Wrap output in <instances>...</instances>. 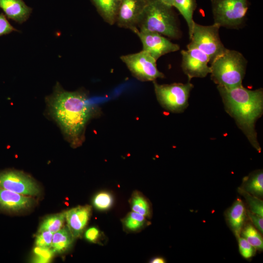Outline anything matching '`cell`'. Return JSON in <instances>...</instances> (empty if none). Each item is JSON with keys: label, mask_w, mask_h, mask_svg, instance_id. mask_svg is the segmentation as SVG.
<instances>
[{"label": "cell", "mask_w": 263, "mask_h": 263, "mask_svg": "<svg viewBox=\"0 0 263 263\" xmlns=\"http://www.w3.org/2000/svg\"><path fill=\"white\" fill-rule=\"evenodd\" d=\"M50 112L74 147L84 140L85 129L93 114L86 94L81 91L64 90L59 84L48 97Z\"/></svg>", "instance_id": "6da1fadb"}, {"label": "cell", "mask_w": 263, "mask_h": 263, "mask_svg": "<svg viewBox=\"0 0 263 263\" xmlns=\"http://www.w3.org/2000/svg\"><path fill=\"white\" fill-rule=\"evenodd\" d=\"M217 89L226 112L234 119L252 147L260 152L255 124L263 113V89L249 90L243 85L230 88L217 86Z\"/></svg>", "instance_id": "7a4b0ae2"}, {"label": "cell", "mask_w": 263, "mask_h": 263, "mask_svg": "<svg viewBox=\"0 0 263 263\" xmlns=\"http://www.w3.org/2000/svg\"><path fill=\"white\" fill-rule=\"evenodd\" d=\"M210 63L211 79L218 86L230 88L242 85L247 61L241 53L226 49Z\"/></svg>", "instance_id": "3957f363"}, {"label": "cell", "mask_w": 263, "mask_h": 263, "mask_svg": "<svg viewBox=\"0 0 263 263\" xmlns=\"http://www.w3.org/2000/svg\"><path fill=\"white\" fill-rule=\"evenodd\" d=\"M172 7L160 0H149L140 19L138 30L155 32L172 38H179L180 32Z\"/></svg>", "instance_id": "277c9868"}, {"label": "cell", "mask_w": 263, "mask_h": 263, "mask_svg": "<svg viewBox=\"0 0 263 263\" xmlns=\"http://www.w3.org/2000/svg\"><path fill=\"white\" fill-rule=\"evenodd\" d=\"M153 85L157 100L165 109L179 113L188 107L190 93L193 87L189 81L185 84H159L153 81Z\"/></svg>", "instance_id": "5b68a950"}, {"label": "cell", "mask_w": 263, "mask_h": 263, "mask_svg": "<svg viewBox=\"0 0 263 263\" xmlns=\"http://www.w3.org/2000/svg\"><path fill=\"white\" fill-rule=\"evenodd\" d=\"M220 27L216 23L202 25L195 23L187 48H195L207 56L211 62L226 49L219 36Z\"/></svg>", "instance_id": "8992f818"}, {"label": "cell", "mask_w": 263, "mask_h": 263, "mask_svg": "<svg viewBox=\"0 0 263 263\" xmlns=\"http://www.w3.org/2000/svg\"><path fill=\"white\" fill-rule=\"evenodd\" d=\"M214 23L220 27L237 28L245 19L247 0H211Z\"/></svg>", "instance_id": "52a82bcc"}, {"label": "cell", "mask_w": 263, "mask_h": 263, "mask_svg": "<svg viewBox=\"0 0 263 263\" xmlns=\"http://www.w3.org/2000/svg\"><path fill=\"white\" fill-rule=\"evenodd\" d=\"M120 58L132 75L140 81H153L157 78L164 77V75L157 69V60L143 50L122 56Z\"/></svg>", "instance_id": "ba28073f"}, {"label": "cell", "mask_w": 263, "mask_h": 263, "mask_svg": "<svg viewBox=\"0 0 263 263\" xmlns=\"http://www.w3.org/2000/svg\"><path fill=\"white\" fill-rule=\"evenodd\" d=\"M181 53L182 69L188 81L194 77H205L210 74L209 59L205 53L195 48H187Z\"/></svg>", "instance_id": "9c48e42d"}, {"label": "cell", "mask_w": 263, "mask_h": 263, "mask_svg": "<svg viewBox=\"0 0 263 263\" xmlns=\"http://www.w3.org/2000/svg\"><path fill=\"white\" fill-rule=\"evenodd\" d=\"M0 188L28 196L37 195L40 191L38 185L31 178L15 170L0 173Z\"/></svg>", "instance_id": "30bf717a"}, {"label": "cell", "mask_w": 263, "mask_h": 263, "mask_svg": "<svg viewBox=\"0 0 263 263\" xmlns=\"http://www.w3.org/2000/svg\"><path fill=\"white\" fill-rule=\"evenodd\" d=\"M135 33L140 38L143 50L148 52L156 60L161 56L179 50L180 46L163 35L155 32L137 30Z\"/></svg>", "instance_id": "8fae6325"}, {"label": "cell", "mask_w": 263, "mask_h": 263, "mask_svg": "<svg viewBox=\"0 0 263 263\" xmlns=\"http://www.w3.org/2000/svg\"><path fill=\"white\" fill-rule=\"evenodd\" d=\"M149 0H120L116 22L122 28L135 33Z\"/></svg>", "instance_id": "7c38bea8"}, {"label": "cell", "mask_w": 263, "mask_h": 263, "mask_svg": "<svg viewBox=\"0 0 263 263\" xmlns=\"http://www.w3.org/2000/svg\"><path fill=\"white\" fill-rule=\"evenodd\" d=\"M90 206H78L65 212L67 227L74 238L79 237L86 226L91 214Z\"/></svg>", "instance_id": "4fadbf2b"}, {"label": "cell", "mask_w": 263, "mask_h": 263, "mask_svg": "<svg viewBox=\"0 0 263 263\" xmlns=\"http://www.w3.org/2000/svg\"><path fill=\"white\" fill-rule=\"evenodd\" d=\"M31 198L7 189L0 188V207L10 211H19L29 208Z\"/></svg>", "instance_id": "5bb4252c"}, {"label": "cell", "mask_w": 263, "mask_h": 263, "mask_svg": "<svg viewBox=\"0 0 263 263\" xmlns=\"http://www.w3.org/2000/svg\"><path fill=\"white\" fill-rule=\"evenodd\" d=\"M0 8L8 19L19 23L26 21L32 11L22 0H0Z\"/></svg>", "instance_id": "9a60e30c"}, {"label": "cell", "mask_w": 263, "mask_h": 263, "mask_svg": "<svg viewBox=\"0 0 263 263\" xmlns=\"http://www.w3.org/2000/svg\"><path fill=\"white\" fill-rule=\"evenodd\" d=\"M245 217V209L243 202L237 199L228 211L227 218L231 228L239 237Z\"/></svg>", "instance_id": "2e32d148"}, {"label": "cell", "mask_w": 263, "mask_h": 263, "mask_svg": "<svg viewBox=\"0 0 263 263\" xmlns=\"http://www.w3.org/2000/svg\"><path fill=\"white\" fill-rule=\"evenodd\" d=\"M120 0H92L104 19L111 25L116 22Z\"/></svg>", "instance_id": "e0dca14e"}, {"label": "cell", "mask_w": 263, "mask_h": 263, "mask_svg": "<svg viewBox=\"0 0 263 263\" xmlns=\"http://www.w3.org/2000/svg\"><path fill=\"white\" fill-rule=\"evenodd\" d=\"M73 239L68 227H62L53 234L51 248L55 253H63L71 245Z\"/></svg>", "instance_id": "ac0fdd59"}, {"label": "cell", "mask_w": 263, "mask_h": 263, "mask_svg": "<svg viewBox=\"0 0 263 263\" xmlns=\"http://www.w3.org/2000/svg\"><path fill=\"white\" fill-rule=\"evenodd\" d=\"M173 7H175L186 21L189 38L190 37L195 22L193 14L196 7L195 0H174Z\"/></svg>", "instance_id": "d6986e66"}, {"label": "cell", "mask_w": 263, "mask_h": 263, "mask_svg": "<svg viewBox=\"0 0 263 263\" xmlns=\"http://www.w3.org/2000/svg\"><path fill=\"white\" fill-rule=\"evenodd\" d=\"M244 191L256 197L263 194V172L256 171L244 179Z\"/></svg>", "instance_id": "ffe728a7"}, {"label": "cell", "mask_w": 263, "mask_h": 263, "mask_svg": "<svg viewBox=\"0 0 263 263\" xmlns=\"http://www.w3.org/2000/svg\"><path fill=\"white\" fill-rule=\"evenodd\" d=\"M65 221V212L49 216L42 222L38 232L46 230L54 234L62 227Z\"/></svg>", "instance_id": "44dd1931"}, {"label": "cell", "mask_w": 263, "mask_h": 263, "mask_svg": "<svg viewBox=\"0 0 263 263\" xmlns=\"http://www.w3.org/2000/svg\"><path fill=\"white\" fill-rule=\"evenodd\" d=\"M131 208L132 211L139 213L145 217L150 216V213L149 203L142 195L135 192L131 199Z\"/></svg>", "instance_id": "7402d4cb"}, {"label": "cell", "mask_w": 263, "mask_h": 263, "mask_svg": "<svg viewBox=\"0 0 263 263\" xmlns=\"http://www.w3.org/2000/svg\"><path fill=\"white\" fill-rule=\"evenodd\" d=\"M146 217L134 211L129 213L124 219L123 223L125 228L131 231L142 228L146 223Z\"/></svg>", "instance_id": "603a6c76"}, {"label": "cell", "mask_w": 263, "mask_h": 263, "mask_svg": "<svg viewBox=\"0 0 263 263\" xmlns=\"http://www.w3.org/2000/svg\"><path fill=\"white\" fill-rule=\"evenodd\" d=\"M242 236L255 248L262 250L263 240L259 232L251 225H248L242 231Z\"/></svg>", "instance_id": "cb8c5ba5"}, {"label": "cell", "mask_w": 263, "mask_h": 263, "mask_svg": "<svg viewBox=\"0 0 263 263\" xmlns=\"http://www.w3.org/2000/svg\"><path fill=\"white\" fill-rule=\"evenodd\" d=\"M113 198L108 192H100L94 197L93 204L94 207L100 210L108 209L112 206Z\"/></svg>", "instance_id": "d4e9b609"}, {"label": "cell", "mask_w": 263, "mask_h": 263, "mask_svg": "<svg viewBox=\"0 0 263 263\" xmlns=\"http://www.w3.org/2000/svg\"><path fill=\"white\" fill-rule=\"evenodd\" d=\"M55 253L51 248L36 246L34 249V255L32 262L36 263H49L52 259Z\"/></svg>", "instance_id": "484cf974"}, {"label": "cell", "mask_w": 263, "mask_h": 263, "mask_svg": "<svg viewBox=\"0 0 263 263\" xmlns=\"http://www.w3.org/2000/svg\"><path fill=\"white\" fill-rule=\"evenodd\" d=\"M241 193L246 199L249 205L250 212L263 217V201L257 197L251 195L243 189L241 190Z\"/></svg>", "instance_id": "4316f807"}, {"label": "cell", "mask_w": 263, "mask_h": 263, "mask_svg": "<svg viewBox=\"0 0 263 263\" xmlns=\"http://www.w3.org/2000/svg\"><path fill=\"white\" fill-rule=\"evenodd\" d=\"M53 233L49 231L38 232L36 240V246L51 248L53 240Z\"/></svg>", "instance_id": "83f0119b"}, {"label": "cell", "mask_w": 263, "mask_h": 263, "mask_svg": "<svg viewBox=\"0 0 263 263\" xmlns=\"http://www.w3.org/2000/svg\"><path fill=\"white\" fill-rule=\"evenodd\" d=\"M239 250L241 255L244 258H249L255 254V248L244 238L238 237Z\"/></svg>", "instance_id": "f1b7e54d"}, {"label": "cell", "mask_w": 263, "mask_h": 263, "mask_svg": "<svg viewBox=\"0 0 263 263\" xmlns=\"http://www.w3.org/2000/svg\"><path fill=\"white\" fill-rule=\"evenodd\" d=\"M13 31H18V30L9 22L3 13H1L0 14V36L9 34Z\"/></svg>", "instance_id": "f546056e"}, {"label": "cell", "mask_w": 263, "mask_h": 263, "mask_svg": "<svg viewBox=\"0 0 263 263\" xmlns=\"http://www.w3.org/2000/svg\"><path fill=\"white\" fill-rule=\"evenodd\" d=\"M101 233L100 230L95 227H92L88 228L85 232V238L89 242L96 243L100 237Z\"/></svg>", "instance_id": "4dcf8cb0"}, {"label": "cell", "mask_w": 263, "mask_h": 263, "mask_svg": "<svg viewBox=\"0 0 263 263\" xmlns=\"http://www.w3.org/2000/svg\"><path fill=\"white\" fill-rule=\"evenodd\" d=\"M248 215L255 227L262 233L263 232V217L248 212Z\"/></svg>", "instance_id": "1f68e13d"}, {"label": "cell", "mask_w": 263, "mask_h": 263, "mask_svg": "<svg viewBox=\"0 0 263 263\" xmlns=\"http://www.w3.org/2000/svg\"><path fill=\"white\" fill-rule=\"evenodd\" d=\"M151 263H165V260L161 257H155L150 261Z\"/></svg>", "instance_id": "d6a6232c"}, {"label": "cell", "mask_w": 263, "mask_h": 263, "mask_svg": "<svg viewBox=\"0 0 263 263\" xmlns=\"http://www.w3.org/2000/svg\"><path fill=\"white\" fill-rule=\"evenodd\" d=\"M160 1L167 6L173 7L174 0H160Z\"/></svg>", "instance_id": "836d02e7"}]
</instances>
